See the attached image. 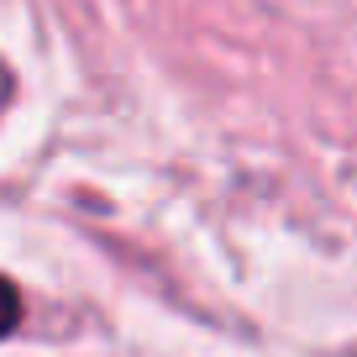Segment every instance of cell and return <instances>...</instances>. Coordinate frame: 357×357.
I'll use <instances>...</instances> for the list:
<instances>
[{"instance_id":"6da1fadb","label":"cell","mask_w":357,"mask_h":357,"mask_svg":"<svg viewBox=\"0 0 357 357\" xmlns=\"http://www.w3.org/2000/svg\"><path fill=\"white\" fill-rule=\"evenodd\" d=\"M16 326H22V294H16V284L0 273V336H11Z\"/></svg>"}]
</instances>
